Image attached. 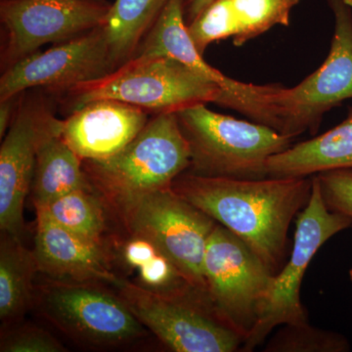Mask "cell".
Here are the masks:
<instances>
[{"label": "cell", "mask_w": 352, "mask_h": 352, "mask_svg": "<svg viewBox=\"0 0 352 352\" xmlns=\"http://www.w3.org/2000/svg\"><path fill=\"white\" fill-rule=\"evenodd\" d=\"M296 223L291 254L275 275L258 323L241 351H254L278 326L307 322V310L300 300V288L308 266L322 245L352 226L349 217L329 210L315 176H312L309 201L298 214Z\"/></svg>", "instance_id": "cell-9"}, {"label": "cell", "mask_w": 352, "mask_h": 352, "mask_svg": "<svg viewBox=\"0 0 352 352\" xmlns=\"http://www.w3.org/2000/svg\"><path fill=\"white\" fill-rule=\"evenodd\" d=\"M108 0H7L0 2L6 32L1 65L9 67L48 43H62L105 24Z\"/></svg>", "instance_id": "cell-12"}, {"label": "cell", "mask_w": 352, "mask_h": 352, "mask_svg": "<svg viewBox=\"0 0 352 352\" xmlns=\"http://www.w3.org/2000/svg\"><path fill=\"white\" fill-rule=\"evenodd\" d=\"M349 281H351V284H352V268H351V270H349Z\"/></svg>", "instance_id": "cell-30"}, {"label": "cell", "mask_w": 352, "mask_h": 352, "mask_svg": "<svg viewBox=\"0 0 352 352\" xmlns=\"http://www.w3.org/2000/svg\"><path fill=\"white\" fill-rule=\"evenodd\" d=\"M100 285L48 277L36 287L34 305L58 330L85 346H120L143 336L144 325L119 294Z\"/></svg>", "instance_id": "cell-8"}, {"label": "cell", "mask_w": 352, "mask_h": 352, "mask_svg": "<svg viewBox=\"0 0 352 352\" xmlns=\"http://www.w3.org/2000/svg\"><path fill=\"white\" fill-rule=\"evenodd\" d=\"M314 176L329 210L344 215L352 221L351 168L323 171Z\"/></svg>", "instance_id": "cell-26"}, {"label": "cell", "mask_w": 352, "mask_h": 352, "mask_svg": "<svg viewBox=\"0 0 352 352\" xmlns=\"http://www.w3.org/2000/svg\"><path fill=\"white\" fill-rule=\"evenodd\" d=\"M214 0H182L183 12L186 25H189Z\"/></svg>", "instance_id": "cell-29"}, {"label": "cell", "mask_w": 352, "mask_h": 352, "mask_svg": "<svg viewBox=\"0 0 352 352\" xmlns=\"http://www.w3.org/2000/svg\"><path fill=\"white\" fill-rule=\"evenodd\" d=\"M113 287L136 318L170 351L234 352L244 344V338L220 316L205 289L190 286L160 295L124 278Z\"/></svg>", "instance_id": "cell-5"}, {"label": "cell", "mask_w": 352, "mask_h": 352, "mask_svg": "<svg viewBox=\"0 0 352 352\" xmlns=\"http://www.w3.org/2000/svg\"><path fill=\"white\" fill-rule=\"evenodd\" d=\"M39 272L53 279L115 286L108 248L85 239L43 215H36L34 248Z\"/></svg>", "instance_id": "cell-15"}, {"label": "cell", "mask_w": 352, "mask_h": 352, "mask_svg": "<svg viewBox=\"0 0 352 352\" xmlns=\"http://www.w3.org/2000/svg\"><path fill=\"white\" fill-rule=\"evenodd\" d=\"M136 271L138 281L134 283L160 295H173L194 286L185 279L175 263L162 251Z\"/></svg>", "instance_id": "cell-24"}, {"label": "cell", "mask_w": 352, "mask_h": 352, "mask_svg": "<svg viewBox=\"0 0 352 352\" xmlns=\"http://www.w3.org/2000/svg\"><path fill=\"white\" fill-rule=\"evenodd\" d=\"M161 251L151 239L141 234L129 233L120 244L118 254L120 263L127 270H138Z\"/></svg>", "instance_id": "cell-27"}, {"label": "cell", "mask_w": 352, "mask_h": 352, "mask_svg": "<svg viewBox=\"0 0 352 352\" xmlns=\"http://www.w3.org/2000/svg\"><path fill=\"white\" fill-rule=\"evenodd\" d=\"M275 275L244 241L217 224L206 251L204 276L215 309L245 342L258 323Z\"/></svg>", "instance_id": "cell-10"}, {"label": "cell", "mask_w": 352, "mask_h": 352, "mask_svg": "<svg viewBox=\"0 0 352 352\" xmlns=\"http://www.w3.org/2000/svg\"><path fill=\"white\" fill-rule=\"evenodd\" d=\"M171 188L244 241L277 274L286 258L289 226L311 196L312 176L236 179L186 170Z\"/></svg>", "instance_id": "cell-1"}, {"label": "cell", "mask_w": 352, "mask_h": 352, "mask_svg": "<svg viewBox=\"0 0 352 352\" xmlns=\"http://www.w3.org/2000/svg\"><path fill=\"white\" fill-rule=\"evenodd\" d=\"M0 342L1 352H63L61 342L43 329L32 325L6 328Z\"/></svg>", "instance_id": "cell-25"}, {"label": "cell", "mask_w": 352, "mask_h": 352, "mask_svg": "<svg viewBox=\"0 0 352 352\" xmlns=\"http://www.w3.org/2000/svg\"><path fill=\"white\" fill-rule=\"evenodd\" d=\"M188 142V171L210 177L263 179L268 160L292 146L294 138L264 124L235 119L198 104L175 113Z\"/></svg>", "instance_id": "cell-4"}, {"label": "cell", "mask_w": 352, "mask_h": 352, "mask_svg": "<svg viewBox=\"0 0 352 352\" xmlns=\"http://www.w3.org/2000/svg\"><path fill=\"white\" fill-rule=\"evenodd\" d=\"M117 68L101 25L43 52L36 51L9 67L0 78V101L34 88L52 94L97 80Z\"/></svg>", "instance_id": "cell-13"}, {"label": "cell", "mask_w": 352, "mask_h": 352, "mask_svg": "<svg viewBox=\"0 0 352 352\" xmlns=\"http://www.w3.org/2000/svg\"><path fill=\"white\" fill-rule=\"evenodd\" d=\"M327 2L335 25L325 61L296 87L274 85L271 91L277 131L292 138L316 133L326 113L352 99V0Z\"/></svg>", "instance_id": "cell-7"}, {"label": "cell", "mask_w": 352, "mask_h": 352, "mask_svg": "<svg viewBox=\"0 0 352 352\" xmlns=\"http://www.w3.org/2000/svg\"><path fill=\"white\" fill-rule=\"evenodd\" d=\"M191 153L175 113H157L115 156L82 161L90 184L108 208L170 188L188 170Z\"/></svg>", "instance_id": "cell-3"}, {"label": "cell", "mask_w": 352, "mask_h": 352, "mask_svg": "<svg viewBox=\"0 0 352 352\" xmlns=\"http://www.w3.org/2000/svg\"><path fill=\"white\" fill-rule=\"evenodd\" d=\"M1 1H7V0H1Z\"/></svg>", "instance_id": "cell-31"}, {"label": "cell", "mask_w": 352, "mask_h": 352, "mask_svg": "<svg viewBox=\"0 0 352 352\" xmlns=\"http://www.w3.org/2000/svg\"><path fill=\"white\" fill-rule=\"evenodd\" d=\"M349 340L340 333L314 327L308 322L285 324L268 340L265 352H347Z\"/></svg>", "instance_id": "cell-23"}, {"label": "cell", "mask_w": 352, "mask_h": 352, "mask_svg": "<svg viewBox=\"0 0 352 352\" xmlns=\"http://www.w3.org/2000/svg\"><path fill=\"white\" fill-rule=\"evenodd\" d=\"M170 0H115L104 24L118 67L135 55L139 45Z\"/></svg>", "instance_id": "cell-20"}, {"label": "cell", "mask_w": 352, "mask_h": 352, "mask_svg": "<svg viewBox=\"0 0 352 352\" xmlns=\"http://www.w3.org/2000/svg\"><path fill=\"white\" fill-rule=\"evenodd\" d=\"M164 56L177 60L221 87L217 105L243 111L254 97L252 83L238 82L210 66L197 50L188 32L182 0H170L139 45L135 55Z\"/></svg>", "instance_id": "cell-16"}, {"label": "cell", "mask_w": 352, "mask_h": 352, "mask_svg": "<svg viewBox=\"0 0 352 352\" xmlns=\"http://www.w3.org/2000/svg\"><path fill=\"white\" fill-rule=\"evenodd\" d=\"M21 95L22 94L0 101V138H4L12 122L16 110L19 105Z\"/></svg>", "instance_id": "cell-28"}, {"label": "cell", "mask_w": 352, "mask_h": 352, "mask_svg": "<svg viewBox=\"0 0 352 352\" xmlns=\"http://www.w3.org/2000/svg\"><path fill=\"white\" fill-rule=\"evenodd\" d=\"M221 94L217 83L177 60L136 55L107 76L50 94L68 115L101 99L126 102L157 115L217 104Z\"/></svg>", "instance_id": "cell-2"}, {"label": "cell", "mask_w": 352, "mask_h": 352, "mask_svg": "<svg viewBox=\"0 0 352 352\" xmlns=\"http://www.w3.org/2000/svg\"><path fill=\"white\" fill-rule=\"evenodd\" d=\"M21 95L19 105L0 147V230L20 237L24 233V206L31 192L39 148L61 134L55 115L57 103L39 88Z\"/></svg>", "instance_id": "cell-11"}, {"label": "cell", "mask_w": 352, "mask_h": 352, "mask_svg": "<svg viewBox=\"0 0 352 352\" xmlns=\"http://www.w3.org/2000/svg\"><path fill=\"white\" fill-rule=\"evenodd\" d=\"M36 215H43L85 239L108 248L105 234L109 208L94 187L76 190L36 208Z\"/></svg>", "instance_id": "cell-21"}, {"label": "cell", "mask_w": 352, "mask_h": 352, "mask_svg": "<svg viewBox=\"0 0 352 352\" xmlns=\"http://www.w3.org/2000/svg\"><path fill=\"white\" fill-rule=\"evenodd\" d=\"M149 113L126 102L85 104L62 122L61 136L82 161H100L122 151L149 122Z\"/></svg>", "instance_id": "cell-14"}, {"label": "cell", "mask_w": 352, "mask_h": 352, "mask_svg": "<svg viewBox=\"0 0 352 352\" xmlns=\"http://www.w3.org/2000/svg\"><path fill=\"white\" fill-rule=\"evenodd\" d=\"M300 0H222L232 24L233 43L242 46L275 25L288 27Z\"/></svg>", "instance_id": "cell-22"}, {"label": "cell", "mask_w": 352, "mask_h": 352, "mask_svg": "<svg viewBox=\"0 0 352 352\" xmlns=\"http://www.w3.org/2000/svg\"><path fill=\"white\" fill-rule=\"evenodd\" d=\"M352 170V107L330 131L292 145L268 160V177H311L323 171Z\"/></svg>", "instance_id": "cell-17"}, {"label": "cell", "mask_w": 352, "mask_h": 352, "mask_svg": "<svg viewBox=\"0 0 352 352\" xmlns=\"http://www.w3.org/2000/svg\"><path fill=\"white\" fill-rule=\"evenodd\" d=\"M38 263L20 237L2 232L0 239V319L8 328L22 320L34 305Z\"/></svg>", "instance_id": "cell-18"}, {"label": "cell", "mask_w": 352, "mask_h": 352, "mask_svg": "<svg viewBox=\"0 0 352 352\" xmlns=\"http://www.w3.org/2000/svg\"><path fill=\"white\" fill-rule=\"evenodd\" d=\"M92 188L82 160L62 138L52 136L39 148L31 186L34 208H43L78 189Z\"/></svg>", "instance_id": "cell-19"}, {"label": "cell", "mask_w": 352, "mask_h": 352, "mask_svg": "<svg viewBox=\"0 0 352 352\" xmlns=\"http://www.w3.org/2000/svg\"><path fill=\"white\" fill-rule=\"evenodd\" d=\"M109 210L127 232L151 239L187 281L207 291L204 261L208 241L219 224L212 217L171 187L132 199Z\"/></svg>", "instance_id": "cell-6"}]
</instances>
